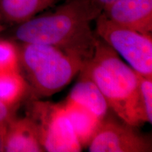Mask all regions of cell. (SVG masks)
<instances>
[{"label":"cell","instance_id":"cell-1","mask_svg":"<svg viewBox=\"0 0 152 152\" xmlns=\"http://www.w3.org/2000/svg\"><path fill=\"white\" fill-rule=\"evenodd\" d=\"M102 13L92 0H66L52 12L19 24L14 37L21 43L61 49L87 62L94 54L97 39L91 23Z\"/></svg>","mask_w":152,"mask_h":152},{"label":"cell","instance_id":"cell-2","mask_svg":"<svg viewBox=\"0 0 152 152\" xmlns=\"http://www.w3.org/2000/svg\"><path fill=\"white\" fill-rule=\"evenodd\" d=\"M80 72L96 85L109 109L120 120L134 127L144 123L140 104L138 73L98 36L94 54Z\"/></svg>","mask_w":152,"mask_h":152},{"label":"cell","instance_id":"cell-3","mask_svg":"<svg viewBox=\"0 0 152 152\" xmlns=\"http://www.w3.org/2000/svg\"><path fill=\"white\" fill-rule=\"evenodd\" d=\"M20 68L23 70L34 94L49 96L67 86L86 62L61 49L35 43H21Z\"/></svg>","mask_w":152,"mask_h":152},{"label":"cell","instance_id":"cell-4","mask_svg":"<svg viewBox=\"0 0 152 152\" xmlns=\"http://www.w3.org/2000/svg\"><path fill=\"white\" fill-rule=\"evenodd\" d=\"M95 33L140 75L152 80L151 34L119 26L102 13L94 20Z\"/></svg>","mask_w":152,"mask_h":152},{"label":"cell","instance_id":"cell-5","mask_svg":"<svg viewBox=\"0 0 152 152\" xmlns=\"http://www.w3.org/2000/svg\"><path fill=\"white\" fill-rule=\"evenodd\" d=\"M30 116L37 123L45 151L79 152L83 147L76 136L63 104L35 101Z\"/></svg>","mask_w":152,"mask_h":152},{"label":"cell","instance_id":"cell-6","mask_svg":"<svg viewBox=\"0 0 152 152\" xmlns=\"http://www.w3.org/2000/svg\"><path fill=\"white\" fill-rule=\"evenodd\" d=\"M136 127L105 117L101 121L87 146L90 152H149V138L139 132Z\"/></svg>","mask_w":152,"mask_h":152},{"label":"cell","instance_id":"cell-7","mask_svg":"<svg viewBox=\"0 0 152 152\" xmlns=\"http://www.w3.org/2000/svg\"><path fill=\"white\" fill-rule=\"evenodd\" d=\"M102 13L119 26L151 34L152 0H118Z\"/></svg>","mask_w":152,"mask_h":152},{"label":"cell","instance_id":"cell-8","mask_svg":"<svg viewBox=\"0 0 152 152\" xmlns=\"http://www.w3.org/2000/svg\"><path fill=\"white\" fill-rule=\"evenodd\" d=\"M3 151H45L37 123L30 115L19 118L14 117L9 122L4 136Z\"/></svg>","mask_w":152,"mask_h":152},{"label":"cell","instance_id":"cell-9","mask_svg":"<svg viewBox=\"0 0 152 152\" xmlns=\"http://www.w3.org/2000/svg\"><path fill=\"white\" fill-rule=\"evenodd\" d=\"M79 76L78 80L72 88L67 99L83 106L102 121L109 109L105 97L88 76L81 72Z\"/></svg>","mask_w":152,"mask_h":152},{"label":"cell","instance_id":"cell-10","mask_svg":"<svg viewBox=\"0 0 152 152\" xmlns=\"http://www.w3.org/2000/svg\"><path fill=\"white\" fill-rule=\"evenodd\" d=\"M58 0H0V20L20 24L52 7Z\"/></svg>","mask_w":152,"mask_h":152},{"label":"cell","instance_id":"cell-11","mask_svg":"<svg viewBox=\"0 0 152 152\" xmlns=\"http://www.w3.org/2000/svg\"><path fill=\"white\" fill-rule=\"evenodd\" d=\"M63 104L81 146L87 147L102 121L83 106L68 99Z\"/></svg>","mask_w":152,"mask_h":152},{"label":"cell","instance_id":"cell-12","mask_svg":"<svg viewBox=\"0 0 152 152\" xmlns=\"http://www.w3.org/2000/svg\"><path fill=\"white\" fill-rule=\"evenodd\" d=\"M29 87L20 71L0 73V101L7 106L16 108L27 94Z\"/></svg>","mask_w":152,"mask_h":152},{"label":"cell","instance_id":"cell-13","mask_svg":"<svg viewBox=\"0 0 152 152\" xmlns=\"http://www.w3.org/2000/svg\"><path fill=\"white\" fill-rule=\"evenodd\" d=\"M13 71H20L18 47L0 37V73Z\"/></svg>","mask_w":152,"mask_h":152},{"label":"cell","instance_id":"cell-14","mask_svg":"<svg viewBox=\"0 0 152 152\" xmlns=\"http://www.w3.org/2000/svg\"><path fill=\"white\" fill-rule=\"evenodd\" d=\"M139 75L140 104L144 122L152 123V80Z\"/></svg>","mask_w":152,"mask_h":152},{"label":"cell","instance_id":"cell-15","mask_svg":"<svg viewBox=\"0 0 152 152\" xmlns=\"http://www.w3.org/2000/svg\"><path fill=\"white\" fill-rule=\"evenodd\" d=\"M16 108L7 106L0 101V129L6 131L9 122L15 116Z\"/></svg>","mask_w":152,"mask_h":152},{"label":"cell","instance_id":"cell-16","mask_svg":"<svg viewBox=\"0 0 152 152\" xmlns=\"http://www.w3.org/2000/svg\"><path fill=\"white\" fill-rule=\"evenodd\" d=\"M117 1L118 0H92V1L95 5H96L99 8L102 9V12L106 8H108Z\"/></svg>","mask_w":152,"mask_h":152},{"label":"cell","instance_id":"cell-17","mask_svg":"<svg viewBox=\"0 0 152 152\" xmlns=\"http://www.w3.org/2000/svg\"><path fill=\"white\" fill-rule=\"evenodd\" d=\"M5 132L0 129V151H3V143H4V136Z\"/></svg>","mask_w":152,"mask_h":152},{"label":"cell","instance_id":"cell-18","mask_svg":"<svg viewBox=\"0 0 152 152\" xmlns=\"http://www.w3.org/2000/svg\"><path fill=\"white\" fill-rule=\"evenodd\" d=\"M3 30H4V27H3L2 24H1V20H0V32H1V31H2Z\"/></svg>","mask_w":152,"mask_h":152}]
</instances>
